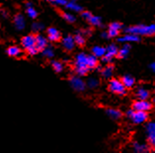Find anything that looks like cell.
I'll return each instance as SVG.
<instances>
[{"instance_id": "obj_1", "label": "cell", "mask_w": 155, "mask_h": 153, "mask_svg": "<svg viewBox=\"0 0 155 153\" xmlns=\"http://www.w3.org/2000/svg\"><path fill=\"white\" fill-rule=\"evenodd\" d=\"M124 32L128 34H134V35H137V36L155 35V24L131 26L124 30Z\"/></svg>"}, {"instance_id": "obj_2", "label": "cell", "mask_w": 155, "mask_h": 153, "mask_svg": "<svg viewBox=\"0 0 155 153\" xmlns=\"http://www.w3.org/2000/svg\"><path fill=\"white\" fill-rule=\"evenodd\" d=\"M127 116L130 118H131V121L137 125L143 124L148 118V114H147V112H143V111L130 110L127 111Z\"/></svg>"}, {"instance_id": "obj_3", "label": "cell", "mask_w": 155, "mask_h": 153, "mask_svg": "<svg viewBox=\"0 0 155 153\" xmlns=\"http://www.w3.org/2000/svg\"><path fill=\"white\" fill-rule=\"evenodd\" d=\"M109 90L115 94L124 95L127 92V88L124 87L122 80L119 79H112L109 83Z\"/></svg>"}, {"instance_id": "obj_4", "label": "cell", "mask_w": 155, "mask_h": 153, "mask_svg": "<svg viewBox=\"0 0 155 153\" xmlns=\"http://www.w3.org/2000/svg\"><path fill=\"white\" fill-rule=\"evenodd\" d=\"M118 52H119V48L117 47L115 44L109 45L108 47L106 48V53H105V55L102 57V60L106 63H110L113 60V57L118 55Z\"/></svg>"}, {"instance_id": "obj_5", "label": "cell", "mask_w": 155, "mask_h": 153, "mask_svg": "<svg viewBox=\"0 0 155 153\" xmlns=\"http://www.w3.org/2000/svg\"><path fill=\"white\" fill-rule=\"evenodd\" d=\"M69 84L70 86L73 88L75 91L77 92H82L85 90L86 88V84L83 80L79 77V76H72L69 80Z\"/></svg>"}, {"instance_id": "obj_6", "label": "cell", "mask_w": 155, "mask_h": 153, "mask_svg": "<svg viewBox=\"0 0 155 153\" xmlns=\"http://www.w3.org/2000/svg\"><path fill=\"white\" fill-rule=\"evenodd\" d=\"M147 140L151 147L155 148V122H149L146 125Z\"/></svg>"}, {"instance_id": "obj_7", "label": "cell", "mask_w": 155, "mask_h": 153, "mask_svg": "<svg viewBox=\"0 0 155 153\" xmlns=\"http://www.w3.org/2000/svg\"><path fill=\"white\" fill-rule=\"evenodd\" d=\"M87 59H88V55H85L84 52L78 53L76 57H75V61H74L75 68H88V65H87Z\"/></svg>"}, {"instance_id": "obj_8", "label": "cell", "mask_w": 155, "mask_h": 153, "mask_svg": "<svg viewBox=\"0 0 155 153\" xmlns=\"http://www.w3.org/2000/svg\"><path fill=\"white\" fill-rule=\"evenodd\" d=\"M152 106L151 103L147 100H138L134 103V110L135 111H143V112H148L151 110Z\"/></svg>"}, {"instance_id": "obj_9", "label": "cell", "mask_w": 155, "mask_h": 153, "mask_svg": "<svg viewBox=\"0 0 155 153\" xmlns=\"http://www.w3.org/2000/svg\"><path fill=\"white\" fill-rule=\"evenodd\" d=\"M123 26L119 22H114L112 23L111 25L109 26V30H108V36L109 38H116L119 36L120 34V31L122 30Z\"/></svg>"}, {"instance_id": "obj_10", "label": "cell", "mask_w": 155, "mask_h": 153, "mask_svg": "<svg viewBox=\"0 0 155 153\" xmlns=\"http://www.w3.org/2000/svg\"><path fill=\"white\" fill-rule=\"evenodd\" d=\"M14 26H15V29L18 31H22L25 29L26 21L22 14H17L16 16L14 17Z\"/></svg>"}, {"instance_id": "obj_11", "label": "cell", "mask_w": 155, "mask_h": 153, "mask_svg": "<svg viewBox=\"0 0 155 153\" xmlns=\"http://www.w3.org/2000/svg\"><path fill=\"white\" fill-rule=\"evenodd\" d=\"M139 40H140L139 36L128 33H127V35H124L123 37L119 38L120 43H135V42H139Z\"/></svg>"}, {"instance_id": "obj_12", "label": "cell", "mask_w": 155, "mask_h": 153, "mask_svg": "<svg viewBox=\"0 0 155 153\" xmlns=\"http://www.w3.org/2000/svg\"><path fill=\"white\" fill-rule=\"evenodd\" d=\"M62 47L66 49V51H72L75 47L74 38L71 36H67L62 40Z\"/></svg>"}, {"instance_id": "obj_13", "label": "cell", "mask_w": 155, "mask_h": 153, "mask_svg": "<svg viewBox=\"0 0 155 153\" xmlns=\"http://www.w3.org/2000/svg\"><path fill=\"white\" fill-rule=\"evenodd\" d=\"M35 43H36V36L28 35L22 39V45H23L25 48H28L30 47L35 45Z\"/></svg>"}, {"instance_id": "obj_14", "label": "cell", "mask_w": 155, "mask_h": 153, "mask_svg": "<svg viewBox=\"0 0 155 153\" xmlns=\"http://www.w3.org/2000/svg\"><path fill=\"white\" fill-rule=\"evenodd\" d=\"M35 45L38 48V51H43V49L47 47V39L41 35H37Z\"/></svg>"}, {"instance_id": "obj_15", "label": "cell", "mask_w": 155, "mask_h": 153, "mask_svg": "<svg viewBox=\"0 0 155 153\" xmlns=\"http://www.w3.org/2000/svg\"><path fill=\"white\" fill-rule=\"evenodd\" d=\"M48 38L51 42H58L60 39V33L55 28L48 29Z\"/></svg>"}, {"instance_id": "obj_16", "label": "cell", "mask_w": 155, "mask_h": 153, "mask_svg": "<svg viewBox=\"0 0 155 153\" xmlns=\"http://www.w3.org/2000/svg\"><path fill=\"white\" fill-rule=\"evenodd\" d=\"M27 9H26V12H27V15L31 18V19H36L38 17V11L34 8V6L32 4V2H28L27 5Z\"/></svg>"}, {"instance_id": "obj_17", "label": "cell", "mask_w": 155, "mask_h": 153, "mask_svg": "<svg viewBox=\"0 0 155 153\" xmlns=\"http://www.w3.org/2000/svg\"><path fill=\"white\" fill-rule=\"evenodd\" d=\"M149 91L143 87L138 88L137 91V96L138 97L139 100H147L149 98Z\"/></svg>"}, {"instance_id": "obj_18", "label": "cell", "mask_w": 155, "mask_h": 153, "mask_svg": "<svg viewBox=\"0 0 155 153\" xmlns=\"http://www.w3.org/2000/svg\"><path fill=\"white\" fill-rule=\"evenodd\" d=\"M122 82L126 88H131V87H134V85L135 84V80L130 75H126L123 77Z\"/></svg>"}, {"instance_id": "obj_19", "label": "cell", "mask_w": 155, "mask_h": 153, "mask_svg": "<svg viewBox=\"0 0 155 153\" xmlns=\"http://www.w3.org/2000/svg\"><path fill=\"white\" fill-rule=\"evenodd\" d=\"M106 53V48L101 47V45H96L92 48V55H95L97 58L98 57H103Z\"/></svg>"}, {"instance_id": "obj_20", "label": "cell", "mask_w": 155, "mask_h": 153, "mask_svg": "<svg viewBox=\"0 0 155 153\" xmlns=\"http://www.w3.org/2000/svg\"><path fill=\"white\" fill-rule=\"evenodd\" d=\"M130 45L128 44H124V45L120 48H119V52H118V55L120 58H124V57H126L128 52H130Z\"/></svg>"}, {"instance_id": "obj_21", "label": "cell", "mask_w": 155, "mask_h": 153, "mask_svg": "<svg viewBox=\"0 0 155 153\" xmlns=\"http://www.w3.org/2000/svg\"><path fill=\"white\" fill-rule=\"evenodd\" d=\"M7 55H8L9 56H12V57H17L21 55V49L19 48L18 47H16V45H12V47H9L8 48H7Z\"/></svg>"}, {"instance_id": "obj_22", "label": "cell", "mask_w": 155, "mask_h": 153, "mask_svg": "<svg viewBox=\"0 0 155 153\" xmlns=\"http://www.w3.org/2000/svg\"><path fill=\"white\" fill-rule=\"evenodd\" d=\"M106 113H107L108 116L111 118H113V120H119V118L122 117V113L117 109H108L106 111Z\"/></svg>"}, {"instance_id": "obj_23", "label": "cell", "mask_w": 155, "mask_h": 153, "mask_svg": "<svg viewBox=\"0 0 155 153\" xmlns=\"http://www.w3.org/2000/svg\"><path fill=\"white\" fill-rule=\"evenodd\" d=\"M65 7L67 9H69L70 11H74V12H81L82 11V7L76 3L75 1H70V2H67Z\"/></svg>"}, {"instance_id": "obj_24", "label": "cell", "mask_w": 155, "mask_h": 153, "mask_svg": "<svg viewBox=\"0 0 155 153\" xmlns=\"http://www.w3.org/2000/svg\"><path fill=\"white\" fill-rule=\"evenodd\" d=\"M87 65H88L89 69H93V68L97 67L98 65V60L95 55H88V59H87Z\"/></svg>"}, {"instance_id": "obj_25", "label": "cell", "mask_w": 155, "mask_h": 153, "mask_svg": "<svg viewBox=\"0 0 155 153\" xmlns=\"http://www.w3.org/2000/svg\"><path fill=\"white\" fill-rule=\"evenodd\" d=\"M134 150L137 152H146L148 151V147L147 145L144 143H140V142H134Z\"/></svg>"}, {"instance_id": "obj_26", "label": "cell", "mask_w": 155, "mask_h": 153, "mask_svg": "<svg viewBox=\"0 0 155 153\" xmlns=\"http://www.w3.org/2000/svg\"><path fill=\"white\" fill-rule=\"evenodd\" d=\"M87 21H88L90 24H91L92 26H94V27H100V26H102V20H101V18L98 17V16H94V15H91L90 18Z\"/></svg>"}, {"instance_id": "obj_27", "label": "cell", "mask_w": 155, "mask_h": 153, "mask_svg": "<svg viewBox=\"0 0 155 153\" xmlns=\"http://www.w3.org/2000/svg\"><path fill=\"white\" fill-rule=\"evenodd\" d=\"M113 71H114V66L108 65L102 70V75H103V77L105 78H110L113 75Z\"/></svg>"}, {"instance_id": "obj_28", "label": "cell", "mask_w": 155, "mask_h": 153, "mask_svg": "<svg viewBox=\"0 0 155 153\" xmlns=\"http://www.w3.org/2000/svg\"><path fill=\"white\" fill-rule=\"evenodd\" d=\"M98 85H99V80L95 77H91L87 80V86L91 88V89H95L98 87Z\"/></svg>"}, {"instance_id": "obj_29", "label": "cell", "mask_w": 155, "mask_h": 153, "mask_svg": "<svg viewBox=\"0 0 155 153\" xmlns=\"http://www.w3.org/2000/svg\"><path fill=\"white\" fill-rule=\"evenodd\" d=\"M43 55L45 57H47V58H52L54 55V49H52L51 47H46L43 49Z\"/></svg>"}, {"instance_id": "obj_30", "label": "cell", "mask_w": 155, "mask_h": 153, "mask_svg": "<svg viewBox=\"0 0 155 153\" xmlns=\"http://www.w3.org/2000/svg\"><path fill=\"white\" fill-rule=\"evenodd\" d=\"M51 66L54 68V70L55 72H58V73H59V72H61L63 70V64L60 62V61H52Z\"/></svg>"}, {"instance_id": "obj_31", "label": "cell", "mask_w": 155, "mask_h": 153, "mask_svg": "<svg viewBox=\"0 0 155 153\" xmlns=\"http://www.w3.org/2000/svg\"><path fill=\"white\" fill-rule=\"evenodd\" d=\"M74 42H75V45H83L85 44V39L80 33H77L76 35L74 36Z\"/></svg>"}, {"instance_id": "obj_32", "label": "cell", "mask_w": 155, "mask_h": 153, "mask_svg": "<svg viewBox=\"0 0 155 153\" xmlns=\"http://www.w3.org/2000/svg\"><path fill=\"white\" fill-rule=\"evenodd\" d=\"M62 16H63L64 20L67 21L68 23H73V22H75V17L73 16L72 14H70V13H63Z\"/></svg>"}, {"instance_id": "obj_33", "label": "cell", "mask_w": 155, "mask_h": 153, "mask_svg": "<svg viewBox=\"0 0 155 153\" xmlns=\"http://www.w3.org/2000/svg\"><path fill=\"white\" fill-rule=\"evenodd\" d=\"M75 71H76V74H78V76H85L88 73L89 69L88 68H75Z\"/></svg>"}, {"instance_id": "obj_34", "label": "cell", "mask_w": 155, "mask_h": 153, "mask_svg": "<svg viewBox=\"0 0 155 153\" xmlns=\"http://www.w3.org/2000/svg\"><path fill=\"white\" fill-rule=\"evenodd\" d=\"M26 51H27V52L29 53L30 55H35L38 53V48H36V45H33V47H30L28 48H26Z\"/></svg>"}, {"instance_id": "obj_35", "label": "cell", "mask_w": 155, "mask_h": 153, "mask_svg": "<svg viewBox=\"0 0 155 153\" xmlns=\"http://www.w3.org/2000/svg\"><path fill=\"white\" fill-rule=\"evenodd\" d=\"M44 29V25L41 24V23H39V22H36L33 24V30L36 31V32H39V31L43 30Z\"/></svg>"}, {"instance_id": "obj_36", "label": "cell", "mask_w": 155, "mask_h": 153, "mask_svg": "<svg viewBox=\"0 0 155 153\" xmlns=\"http://www.w3.org/2000/svg\"><path fill=\"white\" fill-rule=\"evenodd\" d=\"M50 2L54 3L55 5H58V6H65L67 3L66 0H50Z\"/></svg>"}, {"instance_id": "obj_37", "label": "cell", "mask_w": 155, "mask_h": 153, "mask_svg": "<svg viewBox=\"0 0 155 153\" xmlns=\"http://www.w3.org/2000/svg\"><path fill=\"white\" fill-rule=\"evenodd\" d=\"M91 15L92 14L90 13V12H88V11H83V12L81 13V16H82L83 19H84V20H88Z\"/></svg>"}, {"instance_id": "obj_38", "label": "cell", "mask_w": 155, "mask_h": 153, "mask_svg": "<svg viewBox=\"0 0 155 153\" xmlns=\"http://www.w3.org/2000/svg\"><path fill=\"white\" fill-rule=\"evenodd\" d=\"M102 38H104V39H108L109 38L108 33H102Z\"/></svg>"}, {"instance_id": "obj_39", "label": "cell", "mask_w": 155, "mask_h": 153, "mask_svg": "<svg viewBox=\"0 0 155 153\" xmlns=\"http://www.w3.org/2000/svg\"><path fill=\"white\" fill-rule=\"evenodd\" d=\"M150 68L152 69V71L155 72V62H153L152 64H151V65H150Z\"/></svg>"}, {"instance_id": "obj_40", "label": "cell", "mask_w": 155, "mask_h": 153, "mask_svg": "<svg viewBox=\"0 0 155 153\" xmlns=\"http://www.w3.org/2000/svg\"><path fill=\"white\" fill-rule=\"evenodd\" d=\"M47 1H50V0H47Z\"/></svg>"}]
</instances>
